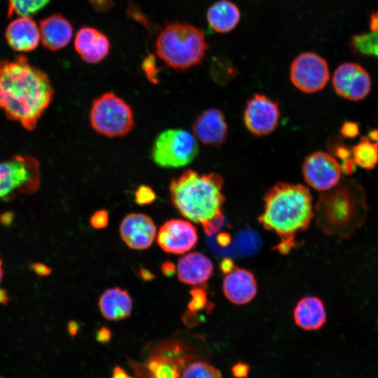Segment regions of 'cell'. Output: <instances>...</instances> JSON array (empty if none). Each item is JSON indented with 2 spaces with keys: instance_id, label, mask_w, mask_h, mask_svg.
<instances>
[{
  "instance_id": "obj_1",
  "label": "cell",
  "mask_w": 378,
  "mask_h": 378,
  "mask_svg": "<svg viewBox=\"0 0 378 378\" xmlns=\"http://www.w3.org/2000/svg\"><path fill=\"white\" fill-rule=\"evenodd\" d=\"M53 94L48 76L26 57L0 61V109L8 118L34 130Z\"/></svg>"
},
{
  "instance_id": "obj_2",
  "label": "cell",
  "mask_w": 378,
  "mask_h": 378,
  "mask_svg": "<svg viewBox=\"0 0 378 378\" xmlns=\"http://www.w3.org/2000/svg\"><path fill=\"white\" fill-rule=\"evenodd\" d=\"M223 179L216 173L200 174L186 170L172 179L170 197L174 206L187 219L200 223L211 234L222 225Z\"/></svg>"
},
{
  "instance_id": "obj_3",
  "label": "cell",
  "mask_w": 378,
  "mask_h": 378,
  "mask_svg": "<svg viewBox=\"0 0 378 378\" xmlns=\"http://www.w3.org/2000/svg\"><path fill=\"white\" fill-rule=\"evenodd\" d=\"M264 203L259 220L280 237L278 248L286 252L294 245L295 235L306 230L314 216L309 190L301 184L278 183L267 191Z\"/></svg>"
},
{
  "instance_id": "obj_4",
  "label": "cell",
  "mask_w": 378,
  "mask_h": 378,
  "mask_svg": "<svg viewBox=\"0 0 378 378\" xmlns=\"http://www.w3.org/2000/svg\"><path fill=\"white\" fill-rule=\"evenodd\" d=\"M364 192L353 181H344L322 193L316 206V222L327 234L349 238L365 221Z\"/></svg>"
},
{
  "instance_id": "obj_5",
  "label": "cell",
  "mask_w": 378,
  "mask_h": 378,
  "mask_svg": "<svg viewBox=\"0 0 378 378\" xmlns=\"http://www.w3.org/2000/svg\"><path fill=\"white\" fill-rule=\"evenodd\" d=\"M208 48L203 30L188 23L167 24L155 42L159 57L177 70H186L199 64Z\"/></svg>"
},
{
  "instance_id": "obj_6",
  "label": "cell",
  "mask_w": 378,
  "mask_h": 378,
  "mask_svg": "<svg viewBox=\"0 0 378 378\" xmlns=\"http://www.w3.org/2000/svg\"><path fill=\"white\" fill-rule=\"evenodd\" d=\"M92 127L108 137L127 134L134 126V115L130 106L112 92H106L92 102L90 111Z\"/></svg>"
},
{
  "instance_id": "obj_7",
  "label": "cell",
  "mask_w": 378,
  "mask_h": 378,
  "mask_svg": "<svg viewBox=\"0 0 378 378\" xmlns=\"http://www.w3.org/2000/svg\"><path fill=\"white\" fill-rule=\"evenodd\" d=\"M199 152L196 137L183 129H169L156 137L151 150L153 162L163 168H178L192 162Z\"/></svg>"
},
{
  "instance_id": "obj_8",
  "label": "cell",
  "mask_w": 378,
  "mask_h": 378,
  "mask_svg": "<svg viewBox=\"0 0 378 378\" xmlns=\"http://www.w3.org/2000/svg\"><path fill=\"white\" fill-rule=\"evenodd\" d=\"M39 185V164L35 158L19 155L0 160V201L17 193L34 192Z\"/></svg>"
},
{
  "instance_id": "obj_9",
  "label": "cell",
  "mask_w": 378,
  "mask_h": 378,
  "mask_svg": "<svg viewBox=\"0 0 378 378\" xmlns=\"http://www.w3.org/2000/svg\"><path fill=\"white\" fill-rule=\"evenodd\" d=\"M290 78L298 90L306 93H314L326 85L330 78L328 65L316 53L302 52L293 61Z\"/></svg>"
},
{
  "instance_id": "obj_10",
  "label": "cell",
  "mask_w": 378,
  "mask_h": 378,
  "mask_svg": "<svg viewBox=\"0 0 378 378\" xmlns=\"http://www.w3.org/2000/svg\"><path fill=\"white\" fill-rule=\"evenodd\" d=\"M342 168L330 154L316 151L309 155L302 164L304 181L317 190L327 191L340 181Z\"/></svg>"
},
{
  "instance_id": "obj_11",
  "label": "cell",
  "mask_w": 378,
  "mask_h": 378,
  "mask_svg": "<svg viewBox=\"0 0 378 378\" xmlns=\"http://www.w3.org/2000/svg\"><path fill=\"white\" fill-rule=\"evenodd\" d=\"M280 118L278 104L262 94H255L246 105L244 125L255 136H265L277 127Z\"/></svg>"
},
{
  "instance_id": "obj_12",
  "label": "cell",
  "mask_w": 378,
  "mask_h": 378,
  "mask_svg": "<svg viewBox=\"0 0 378 378\" xmlns=\"http://www.w3.org/2000/svg\"><path fill=\"white\" fill-rule=\"evenodd\" d=\"M332 82L335 92L351 101L364 99L371 90L368 73L356 63L345 62L340 64L334 72Z\"/></svg>"
},
{
  "instance_id": "obj_13",
  "label": "cell",
  "mask_w": 378,
  "mask_h": 378,
  "mask_svg": "<svg viewBox=\"0 0 378 378\" xmlns=\"http://www.w3.org/2000/svg\"><path fill=\"white\" fill-rule=\"evenodd\" d=\"M198 239L196 228L189 221L172 219L165 222L157 235L159 246L166 253L183 254L192 249Z\"/></svg>"
},
{
  "instance_id": "obj_14",
  "label": "cell",
  "mask_w": 378,
  "mask_h": 378,
  "mask_svg": "<svg viewBox=\"0 0 378 378\" xmlns=\"http://www.w3.org/2000/svg\"><path fill=\"white\" fill-rule=\"evenodd\" d=\"M120 234L129 248L143 250L152 245L156 235V226L150 216L132 213L121 221Z\"/></svg>"
},
{
  "instance_id": "obj_15",
  "label": "cell",
  "mask_w": 378,
  "mask_h": 378,
  "mask_svg": "<svg viewBox=\"0 0 378 378\" xmlns=\"http://www.w3.org/2000/svg\"><path fill=\"white\" fill-rule=\"evenodd\" d=\"M227 130L224 114L215 108L204 111L192 124L194 136L209 146L222 145L227 139Z\"/></svg>"
},
{
  "instance_id": "obj_16",
  "label": "cell",
  "mask_w": 378,
  "mask_h": 378,
  "mask_svg": "<svg viewBox=\"0 0 378 378\" xmlns=\"http://www.w3.org/2000/svg\"><path fill=\"white\" fill-rule=\"evenodd\" d=\"M74 47L83 61L97 64L108 54L110 42L108 37L98 29L85 27L77 32Z\"/></svg>"
},
{
  "instance_id": "obj_17",
  "label": "cell",
  "mask_w": 378,
  "mask_h": 378,
  "mask_svg": "<svg viewBox=\"0 0 378 378\" xmlns=\"http://www.w3.org/2000/svg\"><path fill=\"white\" fill-rule=\"evenodd\" d=\"M5 37L13 50L29 52L38 46L41 34L39 27L31 18L20 16L8 25Z\"/></svg>"
},
{
  "instance_id": "obj_18",
  "label": "cell",
  "mask_w": 378,
  "mask_h": 378,
  "mask_svg": "<svg viewBox=\"0 0 378 378\" xmlns=\"http://www.w3.org/2000/svg\"><path fill=\"white\" fill-rule=\"evenodd\" d=\"M225 297L232 303L244 304L256 295L257 283L253 274L242 268H234L226 274L223 283Z\"/></svg>"
},
{
  "instance_id": "obj_19",
  "label": "cell",
  "mask_w": 378,
  "mask_h": 378,
  "mask_svg": "<svg viewBox=\"0 0 378 378\" xmlns=\"http://www.w3.org/2000/svg\"><path fill=\"white\" fill-rule=\"evenodd\" d=\"M39 29L42 44L51 51L66 47L73 36L71 24L60 14H52L42 20Z\"/></svg>"
},
{
  "instance_id": "obj_20",
  "label": "cell",
  "mask_w": 378,
  "mask_h": 378,
  "mask_svg": "<svg viewBox=\"0 0 378 378\" xmlns=\"http://www.w3.org/2000/svg\"><path fill=\"white\" fill-rule=\"evenodd\" d=\"M211 260L199 252H192L181 258L177 263L178 279L192 286L201 285L209 280L213 273Z\"/></svg>"
},
{
  "instance_id": "obj_21",
  "label": "cell",
  "mask_w": 378,
  "mask_h": 378,
  "mask_svg": "<svg viewBox=\"0 0 378 378\" xmlns=\"http://www.w3.org/2000/svg\"><path fill=\"white\" fill-rule=\"evenodd\" d=\"M98 306L104 318L119 321L130 316L132 300L127 290L119 287L106 290L99 297Z\"/></svg>"
},
{
  "instance_id": "obj_22",
  "label": "cell",
  "mask_w": 378,
  "mask_h": 378,
  "mask_svg": "<svg viewBox=\"0 0 378 378\" xmlns=\"http://www.w3.org/2000/svg\"><path fill=\"white\" fill-rule=\"evenodd\" d=\"M297 326L306 330L321 328L326 321V312L323 302L316 297H305L301 299L293 312Z\"/></svg>"
},
{
  "instance_id": "obj_23",
  "label": "cell",
  "mask_w": 378,
  "mask_h": 378,
  "mask_svg": "<svg viewBox=\"0 0 378 378\" xmlns=\"http://www.w3.org/2000/svg\"><path fill=\"white\" fill-rule=\"evenodd\" d=\"M241 13L237 6L229 0H219L209 7L206 20L210 27L218 33H227L239 24Z\"/></svg>"
},
{
  "instance_id": "obj_24",
  "label": "cell",
  "mask_w": 378,
  "mask_h": 378,
  "mask_svg": "<svg viewBox=\"0 0 378 378\" xmlns=\"http://www.w3.org/2000/svg\"><path fill=\"white\" fill-rule=\"evenodd\" d=\"M187 365L152 353L144 372L147 374L146 378H180L183 369Z\"/></svg>"
},
{
  "instance_id": "obj_25",
  "label": "cell",
  "mask_w": 378,
  "mask_h": 378,
  "mask_svg": "<svg viewBox=\"0 0 378 378\" xmlns=\"http://www.w3.org/2000/svg\"><path fill=\"white\" fill-rule=\"evenodd\" d=\"M351 45L360 54L378 57V10L370 17V30L354 36Z\"/></svg>"
},
{
  "instance_id": "obj_26",
  "label": "cell",
  "mask_w": 378,
  "mask_h": 378,
  "mask_svg": "<svg viewBox=\"0 0 378 378\" xmlns=\"http://www.w3.org/2000/svg\"><path fill=\"white\" fill-rule=\"evenodd\" d=\"M353 161L363 169H371L378 163V143L362 139L352 150Z\"/></svg>"
},
{
  "instance_id": "obj_27",
  "label": "cell",
  "mask_w": 378,
  "mask_h": 378,
  "mask_svg": "<svg viewBox=\"0 0 378 378\" xmlns=\"http://www.w3.org/2000/svg\"><path fill=\"white\" fill-rule=\"evenodd\" d=\"M232 62L223 56L216 57L212 60L210 74L215 81L223 83L230 81L237 74Z\"/></svg>"
},
{
  "instance_id": "obj_28",
  "label": "cell",
  "mask_w": 378,
  "mask_h": 378,
  "mask_svg": "<svg viewBox=\"0 0 378 378\" xmlns=\"http://www.w3.org/2000/svg\"><path fill=\"white\" fill-rule=\"evenodd\" d=\"M180 378H222L218 369L204 361L189 363L182 370Z\"/></svg>"
},
{
  "instance_id": "obj_29",
  "label": "cell",
  "mask_w": 378,
  "mask_h": 378,
  "mask_svg": "<svg viewBox=\"0 0 378 378\" xmlns=\"http://www.w3.org/2000/svg\"><path fill=\"white\" fill-rule=\"evenodd\" d=\"M50 0H8V14L30 16L43 8Z\"/></svg>"
},
{
  "instance_id": "obj_30",
  "label": "cell",
  "mask_w": 378,
  "mask_h": 378,
  "mask_svg": "<svg viewBox=\"0 0 378 378\" xmlns=\"http://www.w3.org/2000/svg\"><path fill=\"white\" fill-rule=\"evenodd\" d=\"M134 196L136 202L139 205L149 204L154 202L156 198L153 190L144 185L137 188Z\"/></svg>"
},
{
  "instance_id": "obj_31",
  "label": "cell",
  "mask_w": 378,
  "mask_h": 378,
  "mask_svg": "<svg viewBox=\"0 0 378 378\" xmlns=\"http://www.w3.org/2000/svg\"><path fill=\"white\" fill-rule=\"evenodd\" d=\"M142 69L146 75L148 79L152 83H156L158 69L156 66L155 58L153 55H148L143 61Z\"/></svg>"
},
{
  "instance_id": "obj_32",
  "label": "cell",
  "mask_w": 378,
  "mask_h": 378,
  "mask_svg": "<svg viewBox=\"0 0 378 378\" xmlns=\"http://www.w3.org/2000/svg\"><path fill=\"white\" fill-rule=\"evenodd\" d=\"M90 223L95 229H103L108 224V214L105 209L96 211L90 217Z\"/></svg>"
},
{
  "instance_id": "obj_33",
  "label": "cell",
  "mask_w": 378,
  "mask_h": 378,
  "mask_svg": "<svg viewBox=\"0 0 378 378\" xmlns=\"http://www.w3.org/2000/svg\"><path fill=\"white\" fill-rule=\"evenodd\" d=\"M192 300L190 302L188 307L193 311L200 309L205 302V295L204 292L200 290H194L191 292Z\"/></svg>"
},
{
  "instance_id": "obj_34",
  "label": "cell",
  "mask_w": 378,
  "mask_h": 378,
  "mask_svg": "<svg viewBox=\"0 0 378 378\" xmlns=\"http://www.w3.org/2000/svg\"><path fill=\"white\" fill-rule=\"evenodd\" d=\"M231 372L235 378H247L249 373V365L247 363L239 362L232 367Z\"/></svg>"
},
{
  "instance_id": "obj_35",
  "label": "cell",
  "mask_w": 378,
  "mask_h": 378,
  "mask_svg": "<svg viewBox=\"0 0 378 378\" xmlns=\"http://www.w3.org/2000/svg\"><path fill=\"white\" fill-rule=\"evenodd\" d=\"M95 337L98 342L106 344L110 341L111 338V332L108 328L102 327L97 330Z\"/></svg>"
},
{
  "instance_id": "obj_36",
  "label": "cell",
  "mask_w": 378,
  "mask_h": 378,
  "mask_svg": "<svg viewBox=\"0 0 378 378\" xmlns=\"http://www.w3.org/2000/svg\"><path fill=\"white\" fill-rule=\"evenodd\" d=\"M358 127L356 124L352 122H346L342 127V133L344 136L353 137L358 133Z\"/></svg>"
},
{
  "instance_id": "obj_37",
  "label": "cell",
  "mask_w": 378,
  "mask_h": 378,
  "mask_svg": "<svg viewBox=\"0 0 378 378\" xmlns=\"http://www.w3.org/2000/svg\"><path fill=\"white\" fill-rule=\"evenodd\" d=\"M33 270L40 276H48L50 274L51 270L43 263H34L31 265Z\"/></svg>"
},
{
  "instance_id": "obj_38",
  "label": "cell",
  "mask_w": 378,
  "mask_h": 378,
  "mask_svg": "<svg viewBox=\"0 0 378 378\" xmlns=\"http://www.w3.org/2000/svg\"><path fill=\"white\" fill-rule=\"evenodd\" d=\"M161 271L164 275L171 276L175 274L176 268L172 262L167 261L162 265Z\"/></svg>"
},
{
  "instance_id": "obj_39",
  "label": "cell",
  "mask_w": 378,
  "mask_h": 378,
  "mask_svg": "<svg viewBox=\"0 0 378 378\" xmlns=\"http://www.w3.org/2000/svg\"><path fill=\"white\" fill-rule=\"evenodd\" d=\"M111 378H134L130 376L122 368L115 366L112 372Z\"/></svg>"
},
{
  "instance_id": "obj_40",
  "label": "cell",
  "mask_w": 378,
  "mask_h": 378,
  "mask_svg": "<svg viewBox=\"0 0 378 378\" xmlns=\"http://www.w3.org/2000/svg\"><path fill=\"white\" fill-rule=\"evenodd\" d=\"M139 276L145 281H152L155 279V274L150 270L141 267L139 271Z\"/></svg>"
},
{
  "instance_id": "obj_41",
  "label": "cell",
  "mask_w": 378,
  "mask_h": 378,
  "mask_svg": "<svg viewBox=\"0 0 378 378\" xmlns=\"http://www.w3.org/2000/svg\"><path fill=\"white\" fill-rule=\"evenodd\" d=\"M67 329L69 335L71 337H74L77 335L79 330V326L75 321H70L67 326Z\"/></svg>"
},
{
  "instance_id": "obj_42",
  "label": "cell",
  "mask_w": 378,
  "mask_h": 378,
  "mask_svg": "<svg viewBox=\"0 0 378 378\" xmlns=\"http://www.w3.org/2000/svg\"><path fill=\"white\" fill-rule=\"evenodd\" d=\"M220 267L223 272L226 274L230 272L234 268L232 260L230 259L223 260L220 264Z\"/></svg>"
},
{
  "instance_id": "obj_43",
  "label": "cell",
  "mask_w": 378,
  "mask_h": 378,
  "mask_svg": "<svg viewBox=\"0 0 378 378\" xmlns=\"http://www.w3.org/2000/svg\"><path fill=\"white\" fill-rule=\"evenodd\" d=\"M8 301V295L6 290L0 288V304H5Z\"/></svg>"
},
{
  "instance_id": "obj_44",
  "label": "cell",
  "mask_w": 378,
  "mask_h": 378,
  "mask_svg": "<svg viewBox=\"0 0 378 378\" xmlns=\"http://www.w3.org/2000/svg\"><path fill=\"white\" fill-rule=\"evenodd\" d=\"M4 276V270L2 267V261L0 258V282L1 281Z\"/></svg>"
},
{
  "instance_id": "obj_45",
  "label": "cell",
  "mask_w": 378,
  "mask_h": 378,
  "mask_svg": "<svg viewBox=\"0 0 378 378\" xmlns=\"http://www.w3.org/2000/svg\"><path fill=\"white\" fill-rule=\"evenodd\" d=\"M0 378H4V377H2L0 376Z\"/></svg>"
}]
</instances>
